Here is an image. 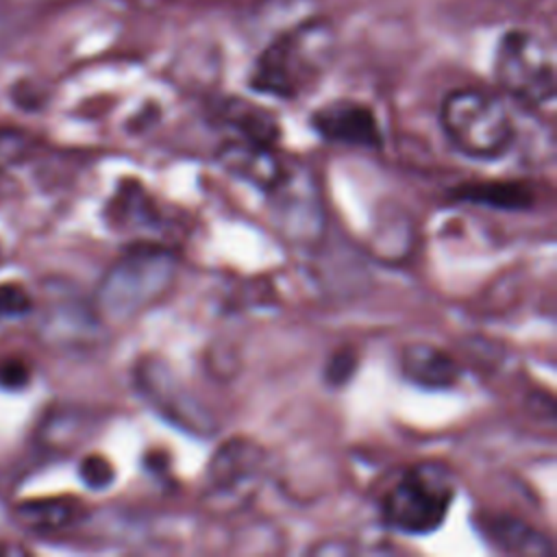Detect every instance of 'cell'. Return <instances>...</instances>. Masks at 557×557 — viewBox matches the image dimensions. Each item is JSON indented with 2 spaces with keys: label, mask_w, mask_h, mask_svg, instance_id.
<instances>
[{
  "label": "cell",
  "mask_w": 557,
  "mask_h": 557,
  "mask_svg": "<svg viewBox=\"0 0 557 557\" xmlns=\"http://www.w3.org/2000/svg\"><path fill=\"white\" fill-rule=\"evenodd\" d=\"M335 54V30L326 20L309 17L276 35L257 57L250 87L283 100L311 91Z\"/></svg>",
  "instance_id": "cell-1"
},
{
  "label": "cell",
  "mask_w": 557,
  "mask_h": 557,
  "mask_svg": "<svg viewBox=\"0 0 557 557\" xmlns=\"http://www.w3.org/2000/svg\"><path fill=\"white\" fill-rule=\"evenodd\" d=\"M440 122L450 144L470 159H496L516 137L505 102L479 87L448 91L440 107Z\"/></svg>",
  "instance_id": "cell-2"
},
{
  "label": "cell",
  "mask_w": 557,
  "mask_h": 557,
  "mask_svg": "<svg viewBox=\"0 0 557 557\" xmlns=\"http://www.w3.org/2000/svg\"><path fill=\"white\" fill-rule=\"evenodd\" d=\"M455 498V481L448 466L420 461L407 468L383 494L381 513L389 529L407 535H426L442 527Z\"/></svg>",
  "instance_id": "cell-3"
},
{
  "label": "cell",
  "mask_w": 557,
  "mask_h": 557,
  "mask_svg": "<svg viewBox=\"0 0 557 557\" xmlns=\"http://www.w3.org/2000/svg\"><path fill=\"white\" fill-rule=\"evenodd\" d=\"M500 89L516 102L537 109L555 98V59L548 44L527 28L503 33L494 54Z\"/></svg>",
  "instance_id": "cell-4"
},
{
  "label": "cell",
  "mask_w": 557,
  "mask_h": 557,
  "mask_svg": "<svg viewBox=\"0 0 557 557\" xmlns=\"http://www.w3.org/2000/svg\"><path fill=\"white\" fill-rule=\"evenodd\" d=\"M174 261L161 248H135L124 255L102 278L98 311L109 318H126L161 296L172 278Z\"/></svg>",
  "instance_id": "cell-5"
},
{
  "label": "cell",
  "mask_w": 557,
  "mask_h": 557,
  "mask_svg": "<svg viewBox=\"0 0 557 557\" xmlns=\"http://www.w3.org/2000/svg\"><path fill=\"white\" fill-rule=\"evenodd\" d=\"M313 131L326 141L361 146V148H383V131L374 111L357 100H333L322 104L311 113Z\"/></svg>",
  "instance_id": "cell-6"
},
{
  "label": "cell",
  "mask_w": 557,
  "mask_h": 557,
  "mask_svg": "<svg viewBox=\"0 0 557 557\" xmlns=\"http://www.w3.org/2000/svg\"><path fill=\"white\" fill-rule=\"evenodd\" d=\"M400 370L407 381L424 389H448L459 381L461 368L446 350L431 344H409L400 355Z\"/></svg>",
  "instance_id": "cell-7"
},
{
  "label": "cell",
  "mask_w": 557,
  "mask_h": 557,
  "mask_svg": "<svg viewBox=\"0 0 557 557\" xmlns=\"http://www.w3.org/2000/svg\"><path fill=\"white\" fill-rule=\"evenodd\" d=\"M259 459L261 453L246 440L224 444L209 466V485L220 494H242L244 485L259 472Z\"/></svg>",
  "instance_id": "cell-8"
},
{
  "label": "cell",
  "mask_w": 557,
  "mask_h": 557,
  "mask_svg": "<svg viewBox=\"0 0 557 557\" xmlns=\"http://www.w3.org/2000/svg\"><path fill=\"white\" fill-rule=\"evenodd\" d=\"M450 196L505 211H524L535 205V191L524 181H466L450 189Z\"/></svg>",
  "instance_id": "cell-9"
},
{
  "label": "cell",
  "mask_w": 557,
  "mask_h": 557,
  "mask_svg": "<svg viewBox=\"0 0 557 557\" xmlns=\"http://www.w3.org/2000/svg\"><path fill=\"white\" fill-rule=\"evenodd\" d=\"M483 535L507 553L522 555H550V546L542 533L529 527L524 520L507 516V513H485L481 522H476Z\"/></svg>",
  "instance_id": "cell-10"
},
{
  "label": "cell",
  "mask_w": 557,
  "mask_h": 557,
  "mask_svg": "<svg viewBox=\"0 0 557 557\" xmlns=\"http://www.w3.org/2000/svg\"><path fill=\"white\" fill-rule=\"evenodd\" d=\"M220 120L224 122L226 128L235 133L237 141L276 146V139H278L276 120L265 109L248 100H239V98L226 100L220 109Z\"/></svg>",
  "instance_id": "cell-11"
},
{
  "label": "cell",
  "mask_w": 557,
  "mask_h": 557,
  "mask_svg": "<svg viewBox=\"0 0 557 557\" xmlns=\"http://www.w3.org/2000/svg\"><path fill=\"white\" fill-rule=\"evenodd\" d=\"M17 516H20L22 524H26L30 529H57L70 520L72 509L57 500L22 503L17 509Z\"/></svg>",
  "instance_id": "cell-12"
},
{
  "label": "cell",
  "mask_w": 557,
  "mask_h": 557,
  "mask_svg": "<svg viewBox=\"0 0 557 557\" xmlns=\"http://www.w3.org/2000/svg\"><path fill=\"white\" fill-rule=\"evenodd\" d=\"M33 311L30 296L13 283L0 285V318H22Z\"/></svg>",
  "instance_id": "cell-13"
},
{
  "label": "cell",
  "mask_w": 557,
  "mask_h": 557,
  "mask_svg": "<svg viewBox=\"0 0 557 557\" xmlns=\"http://www.w3.org/2000/svg\"><path fill=\"white\" fill-rule=\"evenodd\" d=\"M81 479L91 487V490H102L113 481V466L98 455L85 457L81 463Z\"/></svg>",
  "instance_id": "cell-14"
},
{
  "label": "cell",
  "mask_w": 557,
  "mask_h": 557,
  "mask_svg": "<svg viewBox=\"0 0 557 557\" xmlns=\"http://www.w3.org/2000/svg\"><path fill=\"white\" fill-rule=\"evenodd\" d=\"M357 368V355L352 348H344L333 352V357L326 363V381L329 385H344Z\"/></svg>",
  "instance_id": "cell-15"
},
{
  "label": "cell",
  "mask_w": 557,
  "mask_h": 557,
  "mask_svg": "<svg viewBox=\"0 0 557 557\" xmlns=\"http://www.w3.org/2000/svg\"><path fill=\"white\" fill-rule=\"evenodd\" d=\"M28 381V368L22 361H4L0 366V385L20 387Z\"/></svg>",
  "instance_id": "cell-16"
},
{
  "label": "cell",
  "mask_w": 557,
  "mask_h": 557,
  "mask_svg": "<svg viewBox=\"0 0 557 557\" xmlns=\"http://www.w3.org/2000/svg\"><path fill=\"white\" fill-rule=\"evenodd\" d=\"M20 148H22V137L13 135L11 131H0V165L17 157Z\"/></svg>",
  "instance_id": "cell-17"
}]
</instances>
